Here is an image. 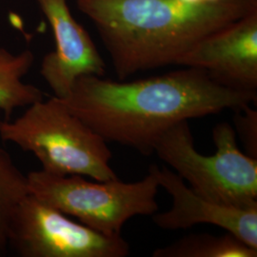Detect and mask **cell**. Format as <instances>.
Returning a JSON list of instances; mask_svg holds the SVG:
<instances>
[{
    "mask_svg": "<svg viewBox=\"0 0 257 257\" xmlns=\"http://www.w3.org/2000/svg\"><path fill=\"white\" fill-rule=\"evenodd\" d=\"M58 99L105 141L148 156L154 154L158 138L175 124L241 110L256 104L257 92L230 89L201 69L185 67L128 82L85 75Z\"/></svg>",
    "mask_w": 257,
    "mask_h": 257,
    "instance_id": "cell-1",
    "label": "cell"
},
{
    "mask_svg": "<svg viewBox=\"0 0 257 257\" xmlns=\"http://www.w3.org/2000/svg\"><path fill=\"white\" fill-rule=\"evenodd\" d=\"M75 4L94 24L119 80L175 65L204 37L257 10V0H75Z\"/></svg>",
    "mask_w": 257,
    "mask_h": 257,
    "instance_id": "cell-2",
    "label": "cell"
},
{
    "mask_svg": "<svg viewBox=\"0 0 257 257\" xmlns=\"http://www.w3.org/2000/svg\"><path fill=\"white\" fill-rule=\"evenodd\" d=\"M26 108L17 119L0 121L2 141L32 153L51 175H81L95 181L118 178L110 166L108 142L57 97Z\"/></svg>",
    "mask_w": 257,
    "mask_h": 257,
    "instance_id": "cell-3",
    "label": "cell"
},
{
    "mask_svg": "<svg viewBox=\"0 0 257 257\" xmlns=\"http://www.w3.org/2000/svg\"><path fill=\"white\" fill-rule=\"evenodd\" d=\"M212 139V156L198 153L188 121H182L158 138L154 153L204 198L239 209L257 207V158L239 149L228 122L213 128Z\"/></svg>",
    "mask_w": 257,
    "mask_h": 257,
    "instance_id": "cell-4",
    "label": "cell"
},
{
    "mask_svg": "<svg viewBox=\"0 0 257 257\" xmlns=\"http://www.w3.org/2000/svg\"><path fill=\"white\" fill-rule=\"evenodd\" d=\"M27 177L31 194L105 235H121L128 219L158 211L159 184L149 171L133 183L118 178L91 182L81 175H51L42 170Z\"/></svg>",
    "mask_w": 257,
    "mask_h": 257,
    "instance_id": "cell-5",
    "label": "cell"
},
{
    "mask_svg": "<svg viewBox=\"0 0 257 257\" xmlns=\"http://www.w3.org/2000/svg\"><path fill=\"white\" fill-rule=\"evenodd\" d=\"M8 247L23 257H125L130 245L69 218L29 193L10 223Z\"/></svg>",
    "mask_w": 257,
    "mask_h": 257,
    "instance_id": "cell-6",
    "label": "cell"
},
{
    "mask_svg": "<svg viewBox=\"0 0 257 257\" xmlns=\"http://www.w3.org/2000/svg\"><path fill=\"white\" fill-rule=\"evenodd\" d=\"M175 65L201 69L230 89L257 92V10L204 37Z\"/></svg>",
    "mask_w": 257,
    "mask_h": 257,
    "instance_id": "cell-7",
    "label": "cell"
},
{
    "mask_svg": "<svg viewBox=\"0 0 257 257\" xmlns=\"http://www.w3.org/2000/svg\"><path fill=\"white\" fill-rule=\"evenodd\" d=\"M55 37V50L41 62L40 74L62 98L85 75L104 76L106 64L89 33L74 19L67 0H37Z\"/></svg>",
    "mask_w": 257,
    "mask_h": 257,
    "instance_id": "cell-8",
    "label": "cell"
},
{
    "mask_svg": "<svg viewBox=\"0 0 257 257\" xmlns=\"http://www.w3.org/2000/svg\"><path fill=\"white\" fill-rule=\"evenodd\" d=\"M148 171L155 175L159 187L173 197V206L169 211L152 215L157 227L177 230L210 224L257 249V207L239 209L208 200L194 193L179 175L166 166L153 164Z\"/></svg>",
    "mask_w": 257,
    "mask_h": 257,
    "instance_id": "cell-9",
    "label": "cell"
},
{
    "mask_svg": "<svg viewBox=\"0 0 257 257\" xmlns=\"http://www.w3.org/2000/svg\"><path fill=\"white\" fill-rule=\"evenodd\" d=\"M34 61L35 55L30 50L14 54L0 47V110L6 119L15 110L44 99L41 90L23 81Z\"/></svg>",
    "mask_w": 257,
    "mask_h": 257,
    "instance_id": "cell-10",
    "label": "cell"
},
{
    "mask_svg": "<svg viewBox=\"0 0 257 257\" xmlns=\"http://www.w3.org/2000/svg\"><path fill=\"white\" fill-rule=\"evenodd\" d=\"M154 257H256L257 249L230 232L223 235L197 233L156 248Z\"/></svg>",
    "mask_w": 257,
    "mask_h": 257,
    "instance_id": "cell-11",
    "label": "cell"
},
{
    "mask_svg": "<svg viewBox=\"0 0 257 257\" xmlns=\"http://www.w3.org/2000/svg\"><path fill=\"white\" fill-rule=\"evenodd\" d=\"M27 175L0 147V254L8 248V230L19 203L29 194Z\"/></svg>",
    "mask_w": 257,
    "mask_h": 257,
    "instance_id": "cell-12",
    "label": "cell"
},
{
    "mask_svg": "<svg viewBox=\"0 0 257 257\" xmlns=\"http://www.w3.org/2000/svg\"><path fill=\"white\" fill-rule=\"evenodd\" d=\"M233 128L247 151V155L257 158V110L250 105L235 110Z\"/></svg>",
    "mask_w": 257,
    "mask_h": 257,
    "instance_id": "cell-13",
    "label": "cell"
},
{
    "mask_svg": "<svg viewBox=\"0 0 257 257\" xmlns=\"http://www.w3.org/2000/svg\"><path fill=\"white\" fill-rule=\"evenodd\" d=\"M187 2L191 3H212V2H217L219 0H184Z\"/></svg>",
    "mask_w": 257,
    "mask_h": 257,
    "instance_id": "cell-14",
    "label": "cell"
}]
</instances>
